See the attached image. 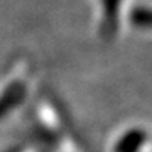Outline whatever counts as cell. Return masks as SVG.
<instances>
[{"label": "cell", "instance_id": "6da1fadb", "mask_svg": "<svg viewBox=\"0 0 152 152\" xmlns=\"http://www.w3.org/2000/svg\"><path fill=\"white\" fill-rule=\"evenodd\" d=\"M27 77L28 65L21 61L13 66V69L3 81V86L0 89V111L4 109L6 105L13 103L18 98H21V95L24 93V87L27 84Z\"/></svg>", "mask_w": 152, "mask_h": 152}, {"label": "cell", "instance_id": "3957f363", "mask_svg": "<svg viewBox=\"0 0 152 152\" xmlns=\"http://www.w3.org/2000/svg\"><path fill=\"white\" fill-rule=\"evenodd\" d=\"M129 19H130L132 25H134L136 28H146V27H149V22H151L149 9L143 4H134L130 9Z\"/></svg>", "mask_w": 152, "mask_h": 152}, {"label": "cell", "instance_id": "7a4b0ae2", "mask_svg": "<svg viewBox=\"0 0 152 152\" xmlns=\"http://www.w3.org/2000/svg\"><path fill=\"white\" fill-rule=\"evenodd\" d=\"M121 9V0H98V18L96 30L99 37L109 40L118 28V16Z\"/></svg>", "mask_w": 152, "mask_h": 152}]
</instances>
